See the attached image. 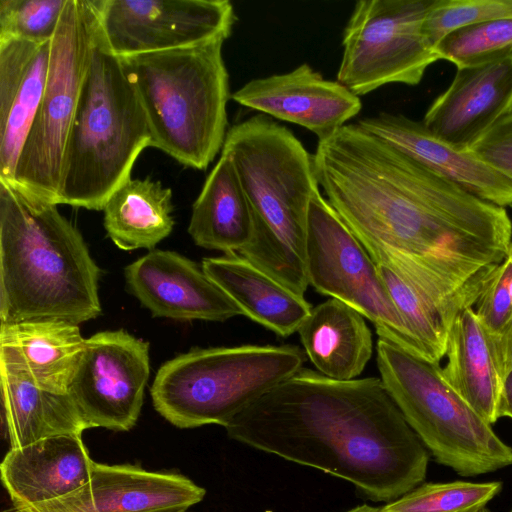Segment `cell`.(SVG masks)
<instances>
[{"instance_id": "obj_1", "label": "cell", "mask_w": 512, "mask_h": 512, "mask_svg": "<svg viewBox=\"0 0 512 512\" xmlns=\"http://www.w3.org/2000/svg\"><path fill=\"white\" fill-rule=\"evenodd\" d=\"M326 200L384 266L448 316L512 249L505 208L424 168L357 123L318 141Z\"/></svg>"}, {"instance_id": "obj_2", "label": "cell", "mask_w": 512, "mask_h": 512, "mask_svg": "<svg viewBox=\"0 0 512 512\" xmlns=\"http://www.w3.org/2000/svg\"><path fill=\"white\" fill-rule=\"evenodd\" d=\"M254 449L351 482L391 502L426 477L428 452L377 377L334 380L302 368L224 427Z\"/></svg>"}, {"instance_id": "obj_3", "label": "cell", "mask_w": 512, "mask_h": 512, "mask_svg": "<svg viewBox=\"0 0 512 512\" xmlns=\"http://www.w3.org/2000/svg\"><path fill=\"white\" fill-rule=\"evenodd\" d=\"M100 269L57 205L0 181V323L98 317Z\"/></svg>"}, {"instance_id": "obj_4", "label": "cell", "mask_w": 512, "mask_h": 512, "mask_svg": "<svg viewBox=\"0 0 512 512\" xmlns=\"http://www.w3.org/2000/svg\"><path fill=\"white\" fill-rule=\"evenodd\" d=\"M221 153L234 165L254 220L253 238L240 254L304 296L308 210L320 188L313 156L290 130L264 114L233 125Z\"/></svg>"}, {"instance_id": "obj_5", "label": "cell", "mask_w": 512, "mask_h": 512, "mask_svg": "<svg viewBox=\"0 0 512 512\" xmlns=\"http://www.w3.org/2000/svg\"><path fill=\"white\" fill-rule=\"evenodd\" d=\"M151 146L144 109L123 60L98 33L63 158L59 204L103 210Z\"/></svg>"}, {"instance_id": "obj_6", "label": "cell", "mask_w": 512, "mask_h": 512, "mask_svg": "<svg viewBox=\"0 0 512 512\" xmlns=\"http://www.w3.org/2000/svg\"><path fill=\"white\" fill-rule=\"evenodd\" d=\"M224 41L122 59L144 109L151 146L198 170L222 150L228 132Z\"/></svg>"}, {"instance_id": "obj_7", "label": "cell", "mask_w": 512, "mask_h": 512, "mask_svg": "<svg viewBox=\"0 0 512 512\" xmlns=\"http://www.w3.org/2000/svg\"><path fill=\"white\" fill-rule=\"evenodd\" d=\"M297 345L195 348L165 362L150 390L155 410L178 428L225 427L306 361Z\"/></svg>"}, {"instance_id": "obj_8", "label": "cell", "mask_w": 512, "mask_h": 512, "mask_svg": "<svg viewBox=\"0 0 512 512\" xmlns=\"http://www.w3.org/2000/svg\"><path fill=\"white\" fill-rule=\"evenodd\" d=\"M384 387L435 460L464 477L512 465V447L444 381L437 363L379 337Z\"/></svg>"}, {"instance_id": "obj_9", "label": "cell", "mask_w": 512, "mask_h": 512, "mask_svg": "<svg viewBox=\"0 0 512 512\" xmlns=\"http://www.w3.org/2000/svg\"><path fill=\"white\" fill-rule=\"evenodd\" d=\"M96 31L92 0H68L51 40L45 90L10 184L46 203L59 205L65 148Z\"/></svg>"}, {"instance_id": "obj_10", "label": "cell", "mask_w": 512, "mask_h": 512, "mask_svg": "<svg viewBox=\"0 0 512 512\" xmlns=\"http://www.w3.org/2000/svg\"><path fill=\"white\" fill-rule=\"evenodd\" d=\"M434 2L358 1L343 32L337 81L358 97L390 83H420L439 60L423 30Z\"/></svg>"}, {"instance_id": "obj_11", "label": "cell", "mask_w": 512, "mask_h": 512, "mask_svg": "<svg viewBox=\"0 0 512 512\" xmlns=\"http://www.w3.org/2000/svg\"><path fill=\"white\" fill-rule=\"evenodd\" d=\"M305 252L309 285L358 311L379 337L428 360L395 307L377 264L320 190L309 204Z\"/></svg>"}, {"instance_id": "obj_12", "label": "cell", "mask_w": 512, "mask_h": 512, "mask_svg": "<svg viewBox=\"0 0 512 512\" xmlns=\"http://www.w3.org/2000/svg\"><path fill=\"white\" fill-rule=\"evenodd\" d=\"M98 33L115 56L195 46L230 37L237 16L228 0H92Z\"/></svg>"}, {"instance_id": "obj_13", "label": "cell", "mask_w": 512, "mask_h": 512, "mask_svg": "<svg viewBox=\"0 0 512 512\" xmlns=\"http://www.w3.org/2000/svg\"><path fill=\"white\" fill-rule=\"evenodd\" d=\"M150 374L149 344L123 330L85 340L68 388L87 428L129 431L137 422Z\"/></svg>"}, {"instance_id": "obj_14", "label": "cell", "mask_w": 512, "mask_h": 512, "mask_svg": "<svg viewBox=\"0 0 512 512\" xmlns=\"http://www.w3.org/2000/svg\"><path fill=\"white\" fill-rule=\"evenodd\" d=\"M204 488L188 477L137 465L94 462L79 489L11 512H185L201 502Z\"/></svg>"}, {"instance_id": "obj_15", "label": "cell", "mask_w": 512, "mask_h": 512, "mask_svg": "<svg viewBox=\"0 0 512 512\" xmlns=\"http://www.w3.org/2000/svg\"><path fill=\"white\" fill-rule=\"evenodd\" d=\"M127 287L154 317L223 322L243 315L202 266L168 250H152L125 268Z\"/></svg>"}, {"instance_id": "obj_16", "label": "cell", "mask_w": 512, "mask_h": 512, "mask_svg": "<svg viewBox=\"0 0 512 512\" xmlns=\"http://www.w3.org/2000/svg\"><path fill=\"white\" fill-rule=\"evenodd\" d=\"M238 104L329 138L362 108L360 97L304 63L294 70L250 80L231 94Z\"/></svg>"}, {"instance_id": "obj_17", "label": "cell", "mask_w": 512, "mask_h": 512, "mask_svg": "<svg viewBox=\"0 0 512 512\" xmlns=\"http://www.w3.org/2000/svg\"><path fill=\"white\" fill-rule=\"evenodd\" d=\"M356 123L478 198L503 208L512 205V180L470 149L456 147L437 137L423 123L388 112L361 118Z\"/></svg>"}, {"instance_id": "obj_18", "label": "cell", "mask_w": 512, "mask_h": 512, "mask_svg": "<svg viewBox=\"0 0 512 512\" xmlns=\"http://www.w3.org/2000/svg\"><path fill=\"white\" fill-rule=\"evenodd\" d=\"M512 103V54L458 68L449 87L428 108L423 125L450 144L471 149Z\"/></svg>"}, {"instance_id": "obj_19", "label": "cell", "mask_w": 512, "mask_h": 512, "mask_svg": "<svg viewBox=\"0 0 512 512\" xmlns=\"http://www.w3.org/2000/svg\"><path fill=\"white\" fill-rule=\"evenodd\" d=\"M93 463L82 434H64L10 448L0 474L12 508L21 509L79 489L90 479Z\"/></svg>"}, {"instance_id": "obj_20", "label": "cell", "mask_w": 512, "mask_h": 512, "mask_svg": "<svg viewBox=\"0 0 512 512\" xmlns=\"http://www.w3.org/2000/svg\"><path fill=\"white\" fill-rule=\"evenodd\" d=\"M51 41L0 40V181L12 184L47 80Z\"/></svg>"}, {"instance_id": "obj_21", "label": "cell", "mask_w": 512, "mask_h": 512, "mask_svg": "<svg viewBox=\"0 0 512 512\" xmlns=\"http://www.w3.org/2000/svg\"><path fill=\"white\" fill-rule=\"evenodd\" d=\"M470 293L454 308L448 319L447 363L444 381L490 425L498 418L503 378L492 340L473 304Z\"/></svg>"}, {"instance_id": "obj_22", "label": "cell", "mask_w": 512, "mask_h": 512, "mask_svg": "<svg viewBox=\"0 0 512 512\" xmlns=\"http://www.w3.org/2000/svg\"><path fill=\"white\" fill-rule=\"evenodd\" d=\"M0 324V364L25 372L44 389L67 393L86 340L79 325L56 319Z\"/></svg>"}, {"instance_id": "obj_23", "label": "cell", "mask_w": 512, "mask_h": 512, "mask_svg": "<svg viewBox=\"0 0 512 512\" xmlns=\"http://www.w3.org/2000/svg\"><path fill=\"white\" fill-rule=\"evenodd\" d=\"M205 273L243 315L281 337L298 332L313 306L241 254L204 258Z\"/></svg>"}, {"instance_id": "obj_24", "label": "cell", "mask_w": 512, "mask_h": 512, "mask_svg": "<svg viewBox=\"0 0 512 512\" xmlns=\"http://www.w3.org/2000/svg\"><path fill=\"white\" fill-rule=\"evenodd\" d=\"M364 318L333 298L312 308L298 334L317 372L340 381L363 372L373 353L372 333Z\"/></svg>"}, {"instance_id": "obj_25", "label": "cell", "mask_w": 512, "mask_h": 512, "mask_svg": "<svg viewBox=\"0 0 512 512\" xmlns=\"http://www.w3.org/2000/svg\"><path fill=\"white\" fill-rule=\"evenodd\" d=\"M0 385L10 448L88 429L68 392L44 389L25 372L4 364Z\"/></svg>"}, {"instance_id": "obj_26", "label": "cell", "mask_w": 512, "mask_h": 512, "mask_svg": "<svg viewBox=\"0 0 512 512\" xmlns=\"http://www.w3.org/2000/svg\"><path fill=\"white\" fill-rule=\"evenodd\" d=\"M188 233L202 248L241 252L254 235L250 204L231 159L221 153L192 205Z\"/></svg>"}, {"instance_id": "obj_27", "label": "cell", "mask_w": 512, "mask_h": 512, "mask_svg": "<svg viewBox=\"0 0 512 512\" xmlns=\"http://www.w3.org/2000/svg\"><path fill=\"white\" fill-rule=\"evenodd\" d=\"M172 191L150 177L128 179L107 199L104 227L120 249H152L174 227Z\"/></svg>"}, {"instance_id": "obj_28", "label": "cell", "mask_w": 512, "mask_h": 512, "mask_svg": "<svg viewBox=\"0 0 512 512\" xmlns=\"http://www.w3.org/2000/svg\"><path fill=\"white\" fill-rule=\"evenodd\" d=\"M377 266L406 326L423 348L427 359L439 364L447 349L446 314L393 271L384 266Z\"/></svg>"}, {"instance_id": "obj_29", "label": "cell", "mask_w": 512, "mask_h": 512, "mask_svg": "<svg viewBox=\"0 0 512 512\" xmlns=\"http://www.w3.org/2000/svg\"><path fill=\"white\" fill-rule=\"evenodd\" d=\"M438 59L458 68L475 67L512 54V17L489 20L455 29L435 45Z\"/></svg>"}, {"instance_id": "obj_30", "label": "cell", "mask_w": 512, "mask_h": 512, "mask_svg": "<svg viewBox=\"0 0 512 512\" xmlns=\"http://www.w3.org/2000/svg\"><path fill=\"white\" fill-rule=\"evenodd\" d=\"M502 490V483H424L380 508V512H476Z\"/></svg>"}, {"instance_id": "obj_31", "label": "cell", "mask_w": 512, "mask_h": 512, "mask_svg": "<svg viewBox=\"0 0 512 512\" xmlns=\"http://www.w3.org/2000/svg\"><path fill=\"white\" fill-rule=\"evenodd\" d=\"M67 3L68 0H0V40L51 41Z\"/></svg>"}, {"instance_id": "obj_32", "label": "cell", "mask_w": 512, "mask_h": 512, "mask_svg": "<svg viewBox=\"0 0 512 512\" xmlns=\"http://www.w3.org/2000/svg\"><path fill=\"white\" fill-rule=\"evenodd\" d=\"M512 17V0H435L423 30L433 46L449 32L500 18Z\"/></svg>"}, {"instance_id": "obj_33", "label": "cell", "mask_w": 512, "mask_h": 512, "mask_svg": "<svg viewBox=\"0 0 512 512\" xmlns=\"http://www.w3.org/2000/svg\"><path fill=\"white\" fill-rule=\"evenodd\" d=\"M512 249L498 265L481 279L473 309L490 336L497 342L512 320Z\"/></svg>"}, {"instance_id": "obj_34", "label": "cell", "mask_w": 512, "mask_h": 512, "mask_svg": "<svg viewBox=\"0 0 512 512\" xmlns=\"http://www.w3.org/2000/svg\"><path fill=\"white\" fill-rule=\"evenodd\" d=\"M470 150L512 180V116H503Z\"/></svg>"}, {"instance_id": "obj_35", "label": "cell", "mask_w": 512, "mask_h": 512, "mask_svg": "<svg viewBox=\"0 0 512 512\" xmlns=\"http://www.w3.org/2000/svg\"><path fill=\"white\" fill-rule=\"evenodd\" d=\"M511 297H512V281H511ZM494 351L502 378L512 370V320L502 335V337L493 343Z\"/></svg>"}, {"instance_id": "obj_36", "label": "cell", "mask_w": 512, "mask_h": 512, "mask_svg": "<svg viewBox=\"0 0 512 512\" xmlns=\"http://www.w3.org/2000/svg\"><path fill=\"white\" fill-rule=\"evenodd\" d=\"M512 418V370L503 379L502 389L498 404V418Z\"/></svg>"}, {"instance_id": "obj_37", "label": "cell", "mask_w": 512, "mask_h": 512, "mask_svg": "<svg viewBox=\"0 0 512 512\" xmlns=\"http://www.w3.org/2000/svg\"><path fill=\"white\" fill-rule=\"evenodd\" d=\"M345 512H380V508L372 507L367 504L356 506Z\"/></svg>"}, {"instance_id": "obj_38", "label": "cell", "mask_w": 512, "mask_h": 512, "mask_svg": "<svg viewBox=\"0 0 512 512\" xmlns=\"http://www.w3.org/2000/svg\"><path fill=\"white\" fill-rule=\"evenodd\" d=\"M476 512H492V511L490 509H488L487 507H483Z\"/></svg>"}, {"instance_id": "obj_39", "label": "cell", "mask_w": 512, "mask_h": 512, "mask_svg": "<svg viewBox=\"0 0 512 512\" xmlns=\"http://www.w3.org/2000/svg\"><path fill=\"white\" fill-rule=\"evenodd\" d=\"M505 115L512 116V103H511V105H510V107H509V109H508V111H507V113Z\"/></svg>"}, {"instance_id": "obj_40", "label": "cell", "mask_w": 512, "mask_h": 512, "mask_svg": "<svg viewBox=\"0 0 512 512\" xmlns=\"http://www.w3.org/2000/svg\"><path fill=\"white\" fill-rule=\"evenodd\" d=\"M4 512H11V511H10V510H7V511H4ZM185 512H187V511H185Z\"/></svg>"}, {"instance_id": "obj_41", "label": "cell", "mask_w": 512, "mask_h": 512, "mask_svg": "<svg viewBox=\"0 0 512 512\" xmlns=\"http://www.w3.org/2000/svg\"><path fill=\"white\" fill-rule=\"evenodd\" d=\"M510 512H512V510Z\"/></svg>"}]
</instances>
